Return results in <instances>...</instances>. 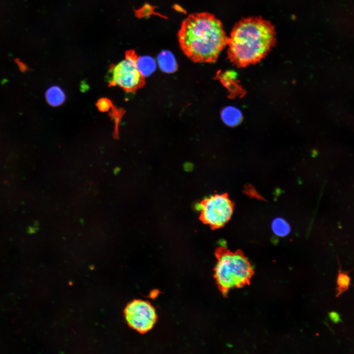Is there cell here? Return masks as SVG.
Masks as SVG:
<instances>
[{"label": "cell", "instance_id": "8fae6325", "mask_svg": "<svg viewBox=\"0 0 354 354\" xmlns=\"http://www.w3.org/2000/svg\"><path fill=\"white\" fill-rule=\"evenodd\" d=\"M351 278L348 272L342 271L339 268L337 277L336 296L338 297L344 292L346 291L350 285Z\"/></svg>", "mask_w": 354, "mask_h": 354}, {"label": "cell", "instance_id": "8992f818", "mask_svg": "<svg viewBox=\"0 0 354 354\" xmlns=\"http://www.w3.org/2000/svg\"><path fill=\"white\" fill-rule=\"evenodd\" d=\"M123 313L129 326L141 334L151 329L157 319L154 307L149 301L141 299L128 303Z\"/></svg>", "mask_w": 354, "mask_h": 354}, {"label": "cell", "instance_id": "9c48e42d", "mask_svg": "<svg viewBox=\"0 0 354 354\" xmlns=\"http://www.w3.org/2000/svg\"><path fill=\"white\" fill-rule=\"evenodd\" d=\"M160 69L167 73H172L177 69V64L173 55L169 51L161 52L157 58Z\"/></svg>", "mask_w": 354, "mask_h": 354}, {"label": "cell", "instance_id": "ba28073f", "mask_svg": "<svg viewBox=\"0 0 354 354\" xmlns=\"http://www.w3.org/2000/svg\"><path fill=\"white\" fill-rule=\"evenodd\" d=\"M47 103L51 106L58 107L61 105L65 100V95L63 90L57 86L49 88L45 93Z\"/></svg>", "mask_w": 354, "mask_h": 354}, {"label": "cell", "instance_id": "277c9868", "mask_svg": "<svg viewBox=\"0 0 354 354\" xmlns=\"http://www.w3.org/2000/svg\"><path fill=\"white\" fill-rule=\"evenodd\" d=\"M137 57L134 51H128L123 60L110 67L106 77L110 85L117 86L129 92L144 85V77L137 66Z\"/></svg>", "mask_w": 354, "mask_h": 354}, {"label": "cell", "instance_id": "7a4b0ae2", "mask_svg": "<svg viewBox=\"0 0 354 354\" xmlns=\"http://www.w3.org/2000/svg\"><path fill=\"white\" fill-rule=\"evenodd\" d=\"M272 24L260 17L244 19L236 24L228 37V55L238 65L256 62L266 56L275 43Z\"/></svg>", "mask_w": 354, "mask_h": 354}, {"label": "cell", "instance_id": "3957f363", "mask_svg": "<svg viewBox=\"0 0 354 354\" xmlns=\"http://www.w3.org/2000/svg\"><path fill=\"white\" fill-rule=\"evenodd\" d=\"M215 254L217 261L214 268V277L224 297L227 296L230 289L250 284L254 271L241 250L232 252L224 246H219L216 249Z\"/></svg>", "mask_w": 354, "mask_h": 354}, {"label": "cell", "instance_id": "6da1fadb", "mask_svg": "<svg viewBox=\"0 0 354 354\" xmlns=\"http://www.w3.org/2000/svg\"><path fill=\"white\" fill-rule=\"evenodd\" d=\"M181 49L198 62H213L228 43L221 22L207 12L192 14L182 22L178 32Z\"/></svg>", "mask_w": 354, "mask_h": 354}, {"label": "cell", "instance_id": "9a60e30c", "mask_svg": "<svg viewBox=\"0 0 354 354\" xmlns=\"http://www.w3.org/2000/svg\"><path fill=\"white\" fill-rule=\"evenodd\" d=\"M18 65H19V68H20V69L21 71H24L25 70H26V69L27 68H26V66H25L24 64H22V63H20V62H19V63H18Z\"/></svg>", "mask_w": 354, "mask_h": 354}, {"label": "cell", "instance_id": "52a82bcc", "mask_svg": "<svg viewBox=\"0 0 354 354\" xmlns=\"http://www.w3.org/2000/svg\"><path fill=\"white\" fill-rule=\"evenodd\" d=\"M221 117L223 122L229 126L238 125L241 122L243 118L242 113L239 109L232 106H227L222 110Z\"/></svg>", "mask_w": 354, "mask_h": 354}, {"label": "cell", "instance_id": "7c38bea8", "mask_svg": "<svg viewBox=\"0 0 354 354\" xmlns=\"http://www.w3.org/2000/svg\"><path fill=\"white\" fill-rule=\"evenodd\" d=\"M272 229L276 236H285L289 234L291 228L285 220L281 218H277L272 223Z\"/></svg>", "mask_w": 354, "mask_h": 354}, {"label": "cell", "instance_id": "5bb4252c", "mask_svg": "<svg viewBox=\"0 0 354 354\" xmlns=\"http://www.w3.org/2000/svg\"><path fill=\"white\" fill-rule=\"evenodd\" d=\"M96 105L100 111L102 112H106L110 109L112 104L109 99L103 98L100 99L98 101Z\"/></svg>", "mask_w": 354, "mask_h": 354}, {"label": "cell", "instance_id": "4fadbf2b", "mask_svg": "<svg viewBox=\"0 0 354 354\" xmlns=\"http://www.w3.org/2000/svg\"><path fill=\"white\" fill-rule=\"evenodd\" d=\"M221 80L224 85L229 88H232L235 85L236 74L231 71H227L221 74Z\"/></svg>", "mask_w": 354, "mask_h": 354}, {"label": "cell", "instance_id": "5b68a950", "mask_svg": "<svg viewBox=\"0 0 354 354\" xmlns=\"http://www.w3.org/2000/svg\"><path fill=\"white\" fill-rule=\"evenodd\" d=\"M200 220L212 229L223 227L231 219L234 203L227 193L216 194L201 202Z\"/></svg>", "mask_w": 354, "mask_h": 354}, {"label": "cell", "instance_id": "30bf717a", "mask_svg": "<svg viewBox=\"0 0 354 354\" xmlns=\"http://www.w3.org/2000/svg\"><path fill=\"white\" fill-rule=\"evenodd\" d=\"M136 64L138 69L144 77L150 75L156 67L155 60L148 56L137 57Z\"/></svg>", "mask_w": 354, "mask_h": 354}]
</instances>
